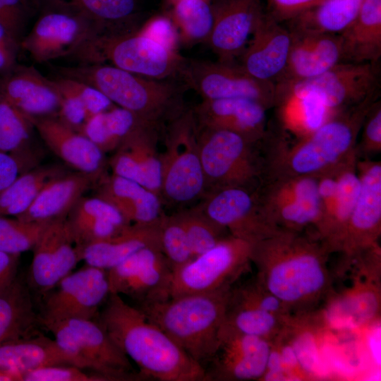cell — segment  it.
<instances>
[{
    "instance_id": "obj_11",
    "label": "cell",
    "mask_w": 381,
    "mask_h": 381,
    "mask_svg": "<svg viewBox=\"0 0 381 381\" xmlns=\"http://www.w3.org/2000/svg\"><path fill=\"white\" fill-rule=\"evenodd\" d=\"M43 2L37 20L20 42V48L36 62L74 55L86 42L99 36L95 24L65 1Z\"/></svg>"
},
{
    "instance_id": "obj_34",
    "label": "cell",
    "mask_w": 381,
    "mask_h": 381,
    "mask_svg": "<svg viewBox=\"0 0 381 381\" xmlns=\"http://www.w3.org/2000/svg\"><path fill=\"white\" fill-rule=\"evenodd\" d=\"M354 155L334 169L337 182V205L332 220L321 241L328 251L339 253L360 191V179Z\"/></svg>"
},
{
    "instance_id": "obj_28",
    "label": "cell",
    "mask_w": 381,
    "mask_h": 381,
    "mask_svg": "<svg viewBox=\"0 0 381 381\" xmlns=\"http://www.w3.org/2000/svg\"><path fill=\"white\" fill-rule=\"evenodd\" d=\"M101 179L76 171L61 174L49 180L29 207L16 218L40 223L66 218L85 193Z\"/></svg>"
},
{
    "instance_id": "obj_24",
    "label": "cell",
    "mask_w": 381,
    "mask_h": 381,
    "mask_svg": "<svg viewBox=\"0 0 381 381\" xmlns=\"http://www.w3.org/2000/svg\"><path fill=\"white\" fill-rule=\"evenodd\" d=\"M0 95L31 119L56 117L61 94L55 80L35 67L17 64L0 75Z\"/></svg>"
},
{
    "instance_id": "obj_36",
    "label": "cell",
    "mask_w": 381,
    "mask_h": 381,
    "mask_svg": "<svg viewBox=\"0 0 381 381\" xmlns=\"http://www.w3.org/2000/svg\"><path fill=\"white\" fill-rule=\"evenodd\" d=\"M30 290L16 279L0 291V344L34 335V327L40 322Z\"/></svg>"
},
{
    "instance_id": "obj_21",
    "label": "cell",
    "mask_w": 381,
    "mask_h": 381,
    "mask_svg": "<svg viewBox=\"0 0 381 381\" xmlns=\"http://www.w3.org/2000/svg\"><path fill=\"white\" fill-rule=\"evenodd\" d=\"M214 24L207 40L218 60L238 58L265 14L262 0H219L213 6Z\"/></svg>"
},
{
    "instance_id": "obj_52",
    "label": "cell",
    "mask_w": 381,
    "mask_h": 381,
    "mask_svg": "<svg viewBox=\"0 0 381 381\" xmlns=\"http://www.w3.org/2000/svg\"><path fill=\"white\" fill-rule=\"evenodd\" d=\"M61 78L80 97L88 119L116 106L107 96L93 86L73 79Z\"/></svg>"
},
{
    "instance_id": "obj_29",
    "label": "cell",
    "mask_w": 381,
    "mask_h": 381,
    "mask_svg": "<svg viewBox=\"0 0 381 381\" xmlns=\"http://www.w3.org/2000/svg\"><path fill=\"white\" fill-rule=\"evenodd\" d=\"M54 365L75 366L54 339L34 334L0 344V370L16 380L28 372Z\"/></svg>"
},
{
    "instance_id": "obj_57",
    "label": "cell",
    "mask_w": 381,
    "mask_h": 381,
    "mask_svg": "<svg viewBox=\"0 0 381 381\" xmlns=\"http://www.w3.org/2000/svg\"><path fill=\"white\" fill-rule=\"evenodd\" d=\"M20 254L0 251V291L10 286L16 279Z\"/></svg>"
},
{
    "instance_id": "obj_8",
    "label": "cell",
    "mask_w": 381,
    "mask_h": 381,
    "mask_svg": "<svg viewBox=\"0 0 381 381\" xmlns=\"http://www.w3.org/2000/svg\"><path fill=\"white\" fill-rule=\"evenodd\" d=\"M161 169L162 199L186 205L205 195L206 185L198 145L197 124L192 111L185 110L168 123Z\"/></svg>"
},
{
    "instance_id": "obj_41",
    "label": "cell",
    "mask_w": 381,
    "mask_h": 381,
    "mask_svg": "<svg viewBox=\"0 0 381 381\" xmlns=\"http://www.w3.org/2000/svg\"><path fill=\"white\" fill-rule=\"evenodd\" d=\"M56 166H43L20 174L0 193V217H17L33 202L43 186L63 174Z\"/></svg>"
},
{
    "instance_id": "obj_37",
    "label": "cell",
    "mask_w": 381,
    "mask_h": 381,
    "mask_svg": "<svg viewBox=\"0 0 381 381\" xmlns=\"http://www.w3.org/2000/svg\"><path fill=\"white\" fill-rule=\"evenodd\" d=\"M75 8L97 26L99 36L138 31V0H62Z\"/></svg>"
},
{
    "instance_id": "obj_27",
    "label": "cell",
    "mask_w": 381,
    "mask_h": 381,
    "mask_svg": "<svg viewBox=\"0 0 381 381\" xmlns=\"http://www.w3.org/2000/svg\"><path fill=\"white\" fill-rule=\"evenodd\" d=\"M35 128L46 145L76 171L104 176V154L82 133L63 123L57 117L32 119Z\"/></svg>"
},
{
    "instance_id": "obj_38",
    "label": "cell",
    "mask_w": 381,
    "mask_h": 381,
    "mask_svg": "<svg viewBox=\"0 0 381 381\" xmlns=\"http://www.w3.org/2000/svg\"><path fill=\"white\" fill-rule=\"evenodd\" d=\"M283 128L305 137L335 114L315 95L307 92H289L279 97L276 107Z\"/></svg>"
},
{
    "instance_id": "obj_32",
    "label": "cell",
    "mask_w": 381,
    "mask_h": 381,
    "mask_svg": "<svg viewBox=\"0 0 381 381\" xmlns=\"http://www.w3.org/2000/svg\"><path fill=\"white\" fill-rule=\"evenodd\" d=\"M159 221L153 224H130L116 235L83 248L80 260L108 270L142 248H160Z\"/></svg>"
},
{
    "instance_id": "obj_1",
    "label": "cell",
    "mask_w": 381,
    "mask_h": 381,
    "mask_svg": "<svg viewBox=\"0 0 381 381\" xmlns=\"http://www.w3.org/2000/svg\"><path fill=\"white\" fill-rule=\"evenodd\" d=\"M330 253L315 234L281 229L251 244L262 285L293 314L308 313L333 290Z\"/></svg>"
},
{
    "instance_id": "obj_14",
    "label": "cell",
    "mask_w": 381,
    "mask_h": 381,
    "mask_svg": "<svg viewBox=\"0 0 381 381\" xmlns=\"http://www.w3.org/2000/svg\"><path fill=\"white\" fill-rule=\"evenodd\" d=\"M378 66L379 64L340 62L315 78L276 88L277 99L289 92H307L337 113L360 103L380 89Z\"/></svg>"
},
{
    "instance_id": "obj_15",
    "label": "cell",
    "mask_w": 381,
    "mask_h": 381,
    "mask_svg": "<svg viewBox=\"0 0 381 381\" xmlns=\"http://www.w3.org/2000/svg\"><path fill=\"white\" fill-rule=\"evenodd\" d=\"M109 294L107 270L86 265L71 272L44 294L39 322L93 319Z\"/></svg>"
},
{
    "instance_id": "obj_16",
    "label": "cell",
    "mask_w": 381,
    "mask_h": 381,
    "mask_svg": "<svg viewBox=\"0 0 381 381\" xmlns=\"http://www.w3.org/2000/svg\"><path fill=\"white\" fill-rule=\"evenodd\" d=\"M173 269L157 247H146L107 270L110 294L139 304L168 298Z\"/></svg>"
},
{
    "instance_id": "obj_9",
    "label": "cell",
    "mask_w": 381,
    "mask_h": 381,
    "mask_svg": "<svg viewBox=\"0 0 381 381\" xmlns=\"http://www.w3.org/2000/svg\"><path fill=\"white\" fill-rule=\"evenodd\" d=\"M255 191L262 210L277 228L298 232L311 228L318 236L322 210L317 177L266 171Z\"/></svg>"
},
{
    "instance_id": "obj_43",
    "label": "cell",
    "mask_w": 381,
    "mask_h": 381,
    "mask_svg": "<svg viewBox=\"0 0 381 381\" xmlns=\"http://www.w3.org/2000/svg\"><path fill=\"white\" fill-rule=\"evenodd\" d=\"M34 128L31 118L0 95V152L28 159L25 150Z\"/></svg>"
},
{
    "instance_id": "obj_58",
    "label": "cell",
    "mask_w": 381,
    "mask_h": 381,
    "mask_svg": "<svg viewBox=\"0 0 381 381\" xmlns=\"http://www.w3.org/2000/svg\"><path fill=\"white\" fill-rule=\"evenodd\" d=\"M13 380L16 381L15 378L13 376L0 370V381H13Z\"/></svg>"
},
{
    "instance_id": "obj_56",
    "label": "cell",
    "mask_w": 381,
    "mask_h": 381,
    "mask_svg": "<svg viewBox=\"0 0 381 381\" xmlns=\"http://www.w3.org/2000/svg\"><path fill=\"white\" fill-rule=\"evenodd\" d=\"M28 159L0 152V193L10 185L25 169Z\"/></svg>"
},
{
    "instance_id": "obj_46",
    "label": "cell",
    "mask_w": 381,
    "mask_h": 381,
    "mask_svg": "<svg viewBox=\"0 0 381 381\" xmlns=\"http://www.w3.org/2000/svg\"><path fill=\"white\" fill-rule=\"evenodd\" d=\"M47 224L0 217V251L20 255L32 250Z\"/></svg>"
},
{
    "instance_id": "obj_3",
    "label": "cell",
    "mask_w": 381,
    "mask_h": 381,
    "mask_svg": "<svg viewBox=\"0 0 381 381\" xmlns=\"http://www.w3.org/2000/svg\"><path fill=\"white\" fill-rule=\"evenodd\" d=\"M376 91L360 103L337 112L310 134L289 145L274 137L266 155V171L318 177L357 154V138Z\"/></svg>"
},
{
    "instance_id": "obj_6",
    "label": "cell",
    "mask_w": 381,
    "mask_h": 381,
    "mask_svg": "<svg viewBox=\"0 0 381 381\" xmlns=\"http://www.w3.org/2000/svg\"><path fill=\"white\" fill-rule=\"evenodd\" d=\"M197 140L206 192L257 188L266 169L263 140L254 143L230 131L197 126Z\"/></svg>"
},
{
    "instance_id": "obj_53",
    "label": "cell",
    "mask_w": 381,
    "mask_h": 381,
    "mask_svg": "<svg viewBox=\"0 0 381 381\" xmlns=\"http://www.w3.org/2000/svg\"><path fill=\"white\" fill-rule=\"evenodd\" d=\"M322 0H266L265 11L278 23H285L318 5Z\"/></svg>"
},
{
    "instance_id": "obj_30",
    "label": "cell",
    "mask_w": 381,
    "mask_h": 381,
    "mask_svg": "<svg viewBox=\"0 0 381 381\" xmlns=\"http://www.w3.org/2000/svg\"><path fill=\"white\" fill-rule=\"evenodd\" d=\"M98 185L97 195L115 207L130 224H156L164 214L161 197L134 181L111 174Z\"/></svg>"
},
{
    "instance_id": "obj_33",
    "label": "cell",
    "mask_w": 381,
    "mask_h": 381,
    "mask_svg": "<svg viewBox=\"0 0 381 381\" xmlns=\"http://www.w3.org/2000/svg\"><path fill=\"white\" fill-rule=\"evenodd\" d=\"M338 35L341 62L378 64L381 57V0H365L354 20Z\"/></svg>"
},
{
    "instance_id": "obj_22",
    "label": "cell",
    "mask_w": 381,
    "mask_h": 381,
    "mask_svg": "<svg viewBox=\"0 0 381 381\" xmlns=\"http://www.w3.org/2000/svg\"><path fill=\"white\" fill-rule=\"evenodd\" d=\"M291 44L290 30L265 11L238 57V64L253 78L275 84L285 70Z\"/></svg>"
},
{
    "instance_id": "obj_10",
    "label": "cell",
    "mask_w": 381,
    "mask_h": 381,
    "mask_svg": "<svg viewBox=\"0 0 381 381\" xmlns=\"http://www.w3.org/2000/svg\"><path fill=\"white\" fill-rule=\"evenodd\" d=\"M251 244L229 236L173 270L168 298L232 286L248 271Z\"/></svg>"
},
{
    "instance_id": "obj_47",
    "label": "cell",
    "mask_w": 381,
    "mask_h": 381,
    "mask_svg": "<svg viewBox=\"0 0 381 381\" xmlns=\"http://www.w3.org/2000/svg\"><path fill=\"white\" fill-rule=\"evenodd\" d=\"M231 297L248 306L284 317L290 318V310L274 295L266 289L255 275L243 284L231 287Z\"/></svg>"
},
{
    "instance_id": "obj_26",
    "label": "cell",
    "mask_w": 381,
    "mask_h": 381,
    "mask_svg": "<svg viewBox=\"0 0 381 381\" xmlns=\"http://www.w3.org/2000/svg\"><path fill=\"white\" fill-rule=\"evenodd\" d=\"M290 32L291 51L285 70L275 83L276 88L315 78L341 62L338 35Z\"/></svg>"
},
{
    "instance_id": "obj_18",
    "label": "cell",
    "mask_w": 381,
    "mask_h": 381,
    "mask_svg": "<svg viewBox=\"0 0 381 381\" xmlns=\"http://www.w3.org/2000/svg\"><path fill=\"white\" fill-rule=\"evenodd\" d=\"M32 250L27 284L30 289L44 295L81 260L66 218L49 222Z\"/></svg>"
},
{
    "instance_id": "obj_23",
    "label": "cell",
    "mask_w": 381,
    "mask_h": 381,
    "mask_svg": "<svg viewBox=\"0 0 381 381\" xmlns=\"http://www.w3.org/2000/svg\"><path fill=\"white\" fill-rule=\"evenodd\" d=\"M160 129L149 123L141 126L114 151L109 161L113 174L134 181L159 196L162 169L157 144Z\"/></svg>"
},
{
    "instance_id": "obj_51",
    "label": "cell",
    "mask_w": 381,
    "mask_h": 381,
    "mask_svg": "<svg viewBox=\"0 0 381 381\" xmlns=\"http://www.w3.org/2000/svg\"><path fill=\"white\" fill-rule=\"evenodd\" d=\"M30 10L28 0H0V23L20 42Z\"/></svg>"
},
{
    "instance_id": "obj_25",
    "label": "cell",
    "mask_w": 381,
    "mask_h": 381,
    "mask_svg": "<svg viewBox=\"0 0 381 381\" xmlns=\"http://www.w3.org/2000/svg\"><path fill=\"white\" fill-rule=\"evenodd\" d=\"M260 102L247 98L203 99L192 111L199 127L236 133L254 143L266 136V111Z\"/></svg>"
},
{
    "instance_id": "obj_45",
    "label": "cell",
    "mask_w": 381,
    "mask_h": 381,
    "mask_svg": "<svg viewBox=\"0 0 381 381\" xmlns=\"http://www.w3.org/2000/svg\"><path fill=\"white\" fill-rule=\"evenodd\" d=\"M159 245L173 270L192 258L186 228L179 212L163 214L159 221Z\"/></svg>"
},
{
    "instance_id": "obj_5",
    "label": "cell",
    "mask_w": 381,
    "mask_h": 381,
    "mask_svg": "<svg viewBox=\"0 0 381 381\" xmlns=\"http://www.w3.org/2000/svg\"><path fill=\"white\" fill-rule=\"evenodd\" d=\"M232 286L169 297L137 307L204 368L216 349Z\"/></svg>"
},
{
    "instance_id": "obj_20",
    "label": "cell",
    "mask_w": 381,
    "mask_h": 381,
    "mask_svg": "<svg viewBox=\"0 0 381 381\" xmlns=\"http://www.w3.org/2000/svg\"><path fill=\"white\" fill-rule=\"evenodd\" d=\"M60 321L68 325L78 344L83 369L102 375L107 381L149 380L140 372L133 371L130 359L97 322L84 318Z\"/></svg>"
},
{
    "instance_id": "obj_42",
    "label": "cell",
    "mask_w": 381,
    "mask_h": 381,
    "mask_svg": "<svg viewBox=\"0 0 381 381\" xmlns=\"http://www.w3.org/2000/svg\"><path fill=\"white\" fill-rule=\"evenodd\" d=\"M173 22L188 42H207L214 24V11L207 0H174Z\"/></svg>"
},
{
    "instance_id": "obj_49",
    "label": "cell",
    "mask_w": 381,
    "mask_h": 381,
    "mask_svg": "<svg viewBox=\"0 0 381 381\" xmlns=\"http://www.w3.org/2000/svg\"><path fill=\"white\" fill-rule=\"evenodd\" d=\"M361 138L356 144L358 157L377 154L381 151V101L370 107L361 127Z\"/></svg>"
},
{
    "instance_id": "obj_50",
    "label": "cell",
    "mask_w": 381,
    "mask_h": 381,
    "mask_svg": "<svg viewBox=\"0 0 381 381\" xmlns=\"http://www.w3.org/2000/svg\"><path fill=\"white\" fill-rule=\"evenodd\" d=\"M72 365H54L37 369L24 374L23 381H107L102 375L88 374Z\"/></svg>"
},
{
    "instance_id": "obj_17",
    "label": "cell",
    "mask_w": 381,
    "mask_h": 381,
    "mask_svg": "<svg viewBox=\"0 0 381 381\" xmlns=\"http://www.w3.org/2000/svg\"><path fill=\"white\" fill-rule=\"evenodd\" d=\"M271 351V342L222 327L216 349L205 366L207 381L261 380Z\"/></svg>"
},
{
    "instance_id": "obj_44",
    "label": "cell",
    "mask_w": 381,
    "mask_h": 381,
    "mask_svg": "<svg viewBox=\"0 0 381 381\" xmlns=\"http://www.w3.org/2000/svg\"><path fill=\"white\" fill-rule=\"evenodd\" d=\"M179 213L186 228L193 258L230 236L224 227L210 219L197 205L179 211Z\"/></svg>"
},
{
    "instance_id": "obj_2",
    "label": "cell",
    "mask_w": 381,
    "mask_h": 381,
    "mask_svg": "<svg viewBox=\"0 0 381 381\" xmlns=\"http://www.w3.org/2000/svg\"><path fill=\"white\" fill-rule=\"evenodd\" d=\"M98 323L149 380L207 381L204 368L136 306L110 294Z\"/></svg>"
},
{
    "instance_id": "obj_19",
    "label": "cell",
    "mask_w": 381,
    "mask_h": 381,
    "mask_svg": "<svg viewBox=\"0 0 381 381\" xmlns=\"http://www.w3.org/2000/svg\"><path fill=\"white\" fill-rule=\"evenodd\" d=\"M360 191L339 253L351 254L378 243L381 234V163L358 159Z\"/></svg>"
},
{
    "instance_id": "obj_35",
    "label": "cell",
    "mask_w": 381,
    "mask_h": 381,
    "mask_svg": "<svg viewBox=\"0 0 381 381\" xmlns=\"http://www.w3.org/2000/svg\"><path fill=\"white\" fill-rule=\"evenodd\" d=\"M365 0H322L284 24L291 32L339 35L356 18Z\"/></svg>"
},
{
    "instance_id": "obj_12",
    "label": "cell",
    "mask_w": 381,
    "mask_h": 381,
    "mask_svg": "<svg viewBox=\"0 0 381 381\" xmlns=\"http://www.w3.org/2000/svg\"><path fill=\"white\" fill-rule=\"evenodd\" d=\"M179 77L203 99L247 98L267 109L277 104L275 84L253 78L234 61L185 59Z\"/></svg>"
},
{
    "instance_id": "obj_7",
    "label": "cell",
    "mask_w": 381,
    "mask_h": 381,
    "mask_svg": "<svg viewBox=\"0 0 381 381\" xmlns=\"http://www.w3.org/2000/svg\"><path fill=\"white\" fill-rule=\"evenodd\" d=\"M73 56L83 64L109 61L126 71L159 80L179 76L185 60L176 50L139 30L95 37Z\"/></svg>"
},
{
    "instance_id": "obj_13",
    "label": "cell",
    "mask_w": 381,
    "mask_h": 381,
    "mask_svg": "<svg viewBox=\"0 0 381 381\" xmlns=\"http://www.w3.org/2000/svg\"><path fill=\"white\" fill-rule=\"evenodd\" d=\"M255 189L229 186L210 190L197 206L231 236L253 244L281 230L267 217Z\"/></svg>"
},
{
    "instance_id": "obj_48",
    "label": "cell",
    "mask_w": 381,
    "mask_h": 381,
    "mask_svg": "<svg viewBox=\"0 0 381 381\" xmlns=\"http://www.w3.org/2000/svg\"><path fill=\"white\" fill-rule=\"evenodd\" d=\"M61 94V100L57 118L63 123L80 133L88 119L85 107L77 94L66 84L64 79H54Z\"/></svg>"
},
{
    "instance_id": "obj_4",
    "label": "cell",
    "mask_w": 381,
    "mask_h": 381,
    "mask_svg": "<svg viewBox=\"0 0 381 381\" xmlns=\"http://www.w3.org/2000/svg\"><path fill=\"white\" fill-rule=\"evenodd\" d=\"M54 70L61 77L93 86L116 106L160 128L185 111L183 95L187 86L173 79L147 78L104 63L57 66Z\"/></svg>"
},
{
    "instance_id": "obj_55",
    "label": "cell",
    "mask_w": 381,
    "mask_h": 381,
    "mask_svg": "<svg viewBox=\"0 0 381 381\" xmlns=\"http://www.w3.org/2000/svg\"><path fill=\"white\" fill-rule=\"evenodd\" d=\"M20 42L0 23V75L8 73L17 65Z\"/></svg>"
},
{
    "instance_id": "obj_39",
    "label": "cell",
    "mask_w": 381,
    "mask_h": 381,
    "mask_svg": "<svg viewBox=\"0 0 381 381\" xmlns=\"http://www.w3.org/2000/svg\"><path fill=\"white\" fill-rule=\"evenodd\" d=\"M146 123H149L131 111L114 106L90 117L80 133L106 153L114 152L130 135Z\"/></svg>"
},
{
    "instance_id": "obj_40",
    "label": "cell",
    "mask_w": 381,
    "mask_h": 381,
    "mask_svg": "<svg viewBox=\"0 0 381 381\" xmlns=\"http://www.w3.org/2000/svg\"><path fill=\"white\" fill-rule=\"evenodd\" d=\"M293 316L284 318L248 306L234 298L229 294L222 327L259 337L271 342L282 334Z\"/></svg>"
},
{
    "instance_id": "obj_31",
    "label": "cell",
    "mask_w": 381,
    "mask_h": 381,
    "mask_svg": "<svg viewBox=\"0 0 381 381\" xmlns=\"http://www.w3.org/2000/svg\"><path fill=\"white\" fill-rule=\"evenodd\" d=\"M66 220L79 253L86 246L110 238L130 224L115 207L98 195L83 196Z\"/></svg>"
},
{
    "instance_id": "obj_54",
    "label": "cell",
    "mask_w": 381,
    "mask_h": 381,
    "mask_svg": "<svg viewBox=\"0 0 381 381\" xmlns=\"http://www.w3.org/2000/svg\"><path fill=\"white\" fill-rule=\"evenodd\" d=\"M169 48L176 50L177 35L176 26L167 18L156 17L147 21L138 30Z\"/></svg>"
}]
</instances>
